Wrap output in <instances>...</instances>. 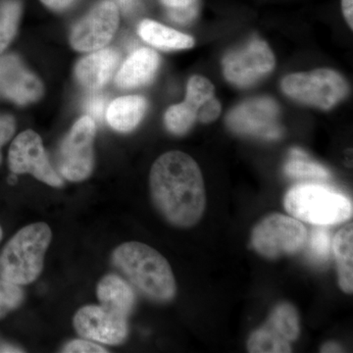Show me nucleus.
<instances>
[{
	"label": "nucleus",
	"instance_id": "f257e3e1",
	"mask_svg": "<svg viewBox=\"0 0 353 353\" xmlns=\"http://www.w3.org/2000/svg\"><path fill=\"white\" fill-rule=\"evenodd\" d=\"M150 196L155 208L169 224L190 228L201 221L206 208L201 169L187 153L169 152L152 165Z\"/></svg>",
	"mask_w": 353,
	"mask_h": 353
},
{
	"label": "nucleus",
	"instance_id": "f03ea898",
	"mask_svg": "<svg viewBox=\"0 0 353 353\" xmlns=\"http://www.w3.org/2000/svg\"><path fill=\"white\" fill-rule=\"evenodd\" d=\"M111 263L134 289L153 303H168L175 299V276L169 262L152 246L128 241L113 250Z\"/></svg>",
	"mask_w": 353,
	"mask_h": 353
},
{
	"label": "nucleus",
	"instance_id": "7ed1b4c3",
	"mask_svg": "<svg viewBox=\"0 0 353 353\" xmlns=\"http://www.w3.org/2000/svg\"><path fill=\"white\" fill-rule=\"evenodd\" d=\"M51 241L52 232L44 222L16 232L0 248V278L21 287L36 282L43 273Z\"/></svg>",
	"mask_w": 353,
	"mask_h": 353
},
{
	"label": "nucleus",
	"instance_id": "20e7f679",
	"mask_svg": "<svg viewBox=\"0 0 353 353\" xmlns=\"http://www.w3.org/2000/svg\"><path fill=\"white\" fill-rule=\"evenodd\" d=\"M285 208L294 218L316 226H331L352 217V202L336 190L315 183L292 188L285 196Z\"/></svg>",
	"mask_w": 353,
	"mask_h": 353
},
{
	"label": "nucleus",
	"instance_id": "39448f33",
	"mask_svg": "<svg viewBox=\"0 0 353 353\" xmlns=\"http://www.w3.org/2000/svg\"><path fill=\"white\" fill-rule=\"evenodd\" d=\"M95 122L88 116L79 119L62 139L57 152V173L69 182H83L94 167Z\"/></svg>",
	"mask_w": 353,
	"mask_h": 353
},
{
	"label": "nucleus",
	"instance_id": "423d86ee",
	"mask_svg": "<svg viewBox=\"0 0 353 353\" xmlns=\"http://www.w3.org/2000/svg\"><path fill=\"white\" fill-rule=\"evenodd\" d=\"M307 236V230L301 221L273 213L253 229L252 245L265 259H277L303 250Z\"/></svg>",
	"mask_w": 353,
	"mask_h": 353
},
{
	"label": "nucleus",
	"instance_id": "0eeeda50",
	"mask_svg": "<svg viewBox=\"0 0 353 353\" xmlns=\"http://www.w3.org/2000/svg\"><path fill=\"white\" fill-rule=\"evenodd\" d=\"M285 94L308 105L330 109L347 94L345 79L329 69H318L308 73L292 74L282 81Z\"/></svg>",
	"mask_w": 353,
	"mask_h": 353
},
{
	"label": "nucleus",
	"instance_id": "6e6552de",
	"mask_svg": "<svg viewBox=\"0 0 353 353\" xmlns=\"http://www.w3.org/2000/svg\"><path fill=\"white\" fill-rule=\"evenodd\" d=\"M9 170L13 175L30 174L53 188H62L63 178L53 168L43 141L32 130L22 132L11 143L8 152Z\"/></svg>",
	"mask_w": 353,
	"mask_h": 353
},
{
	"label": "nucleus",
	"instance_id": "1a4fd4ad",
	"mask_svg": "<svg viewBox=\"0 0 353 353\" xmlns=\"http://www.w3.org/2000/svg\"><path fill=\"white\" fill-rule=\"evenodd\" d=\"M73 326L81 338L99 345H120L129 336V318L101 304L79 309L74 315Z\"/></svg>",
	"mask_w": 353,
	"mask_h": 353
},
{
	"label": "nucleus",
	"instance_id": "9d476101",
	"mask_svg": "<svg viewBox=\"0 0 353 353\" xmlns=\"http://www.w3.org/2000/svg\"><path fill=\"white\" fill-rule=\"evenodd\" d=\"M275 66V57L268 44L259 39H253L245 48L229 53L223 61L225 77L238 87H248Z\"/></svg>",
	"mask_w": 353,
	"mask_h": 353
},
{
	"label": "nucleus",
	"instance_id": "9b49d317",
	"mask_svg": "<svg viewBox=\"0 0 353 353\" xmlns=\"http://www.w3.org/2000/svg\"><path fill=\"white\" fill-rule=\"evenodd\" d=\"M278 117L277 103L268 97H259L243 102L231 111L227 124L238 134L277 139L282 136Z\"/></svg>",
	"mask_w": 353,
	"mask_h": 353
},
{
	"label": "nucleus",
	"instance_id": "f8f14e48",
	"mask_svg": "<svg viewBox=\"0 0 353 353\" xmlns=\"http://www.w3.org/2000/svg\"><path fill=\"white\" fill-rule=\"evenodd\" d=\"M119 24V11L115 2L101 1L72 30L70 43L76 50H101L112 39Z\"/></svg>",
	"mask_w": 353,
	"mask_h": 353
},
{
	"label": "nucleus",
	"instance_id": "ddd939ff",
	"mask_svg": "<svg viewBox=\"0 0 353 353\" xmlns=\"http://www.w3.org/2000/svg\"><path fill=\"white\" fill-rule=\"evenodd\" d=\"M214 99V87L208 79L194 76L188 83L187 97L182 103L172 106L165 114L167 129L174 134H185L196 120L202 108Z\"/></svg>",
	"mask_w": 353,
	"mask_h": 353
},
{
	"label": "nucleus",
	"instance_id": "4468645a",
	"mask_svg": "<svg viewBox=\"0 0 353 353\" xmlns=\"http://www.w3.org/2000/svg\"><path fill=\"white\" fill-rule=\"evenodd\" d=\"M0 92L18 104L38 101L43 95L41 81L28 71L15 55L0 57Z\"/></svg>",
	"mask_w": 353,
	"mask_h": 353
},
{
	"label": "nucleus",
	"instance_id": "2eb2a0df",
	"mask_svg": "<svg viewBox=\"0 0 353 353\" xmlns=\"http://www.w3.org/2000/svg\"><path fill=\"white\" fill-rule=\"evenodd\" d=\"M119 61V53L112 48L95 50L77 64V80L88 90H99L109 82Z\"/></svg>",
	"mask_w": 353,
	"mask_h": 353
},
{
	"label": "nucleus",
	"instance_id": "dca6fc26",
	"mask_svg": "<svg viewBox=\"0 0 353 353\" xmlns=\"http://www.w3.org/2000/svg\"><path fill=\"white\" fill-rule=\"evenodd\" d=\"M160 58L150 48H139L121 67L115 83L118 87H141L152 80L159 67Z\"/></svg>",
	"mask_w": 353,
	"mask_h": 353
},
{
	"label": "nucleus",
	"instance_id": "f3484780",
	"mask_svg": "<svg viewBox=\"0 0 353 353\" xmlns=\"http://www.w3.org/2000/svg\"><path fill=\"white\" fill-rule=\"evenodd\" d=\"M97 296L101 305L129 318L136 306L134 288L116 274H108L97 285Z\"/></svg>",
	"mask_w": 353,
	"mask_h": 353
},
{
	"label": "nucleus",
	"instance_id": "a211bd4d",
	"mask_svg": "<svg viewBox=\"0 0 353 353\" xmlns=\"http://www.w3.org/2000/svg\"><path fill=\"white\" fill-rule=\"evenodd\" d=\"M146 110V101L139 95H129L115 99L108 106L106 119L108 124L118 132H131L134 129Z\"/></svg>",
	"mask_w": 353,
	"mask_h": 353
},
{
	"label": "nucleus",
	"instance_id": "6ab92c4d",
	"mask_svg": "<svg viewBox=\"0 0 353 353\" xmlns=\"http://www.w3.org/2000/svg\"><path fill=\"white\" fill-rule=\"evenodd\" d=\"M138 31L143 41L159 50H188L194 46V39L192 37L154 21H143L139 26Z\"/></svg>",
	"mask_w": 353,
	"mask_h": 353
},
{
	"label": "nucleus",
	"instance_id": "aec40b11",
	"mask_svg": "<svg viewBox=\"0 0 353 353\" xmlns=\"http://www.w3.org/2000/svg\"><path fill=\"white\" fill-rule=\"evenodd\" d=\"M334 257L338 267L339 284L347 294L353 292V226L348 224L334 236Z\"/></svg>",
	"mask_w": 353,
	"mask_h": 353
},
{
	"label": "nucleus",
	"instance_id": "412c9836",
	"mask_svg": "<svg viewBox=\"0 0 353 353\" xmlns=\"http://www.w3.org/2000/svg\"><path fill=\"white\" fill-rule=\"evenodd\" d=\"M264 326L290 343L296 341L301 334L299 313L294 306L287 303L274 308Z\"/></svg>",
	"mask_w": 353,
	"mask_h": 353
},
{
	"label": "nucleus",
	"instance_id": "4be33fe9",
	"mask_svg": "<svg viewBox=\"0 0 353 353\" xmlns=\"http://www.w3.org/2000/svg\"><path fill=\"white\" fill-rule=\"evenodd\" d=\"M290 154L292 158L285 165V173L290 178L315 180H326L330 178V172L322 165L308 160L307 154L303 150L294 148Z\"/></svg>",
	"mask_w": 353,
	"mask_h": 353
},
{
	"label": "nucleus",
	"instance_id": "5701e85b",
	"mask_svg": "<svg viewBox=\"0 0 353 353\" xmlns=\"http://www.w3.org/2000/svg\"><path fill=\"white\" fill-rule=\"evenodd\" d=\"M248 350L252 353H289L292 347L289 341L263 326L250 334Z\"/></svg>",
	"mask_w": 353,
	"mask_h": 353
},
{
	"label": "nucleus",
	"instance_id": "b1692460",
	"mask_svg": "<svg viewBox=\"0 0 353 353\" xmlns=\"http://www.w3.org/2000/svg\"><path fill=\"white\" fill-rule=\"evenodd\" d=\"M21 15V4L17 0H6L0 4V52L15 37Z\"/></svg>",
	"mask_w": 353,
	"mask_h": 353
},
{
	"label": "nucleus",
	"instance_id": "393cba45",
	"mask_svg": "<svg viewBox=\"0 0 353 353\" xmlns=\"http://www.w3.org/2000/svg\"><path fill=\"white\" fill-rule=\"evenodd\" d=\"M23 287L0 278V321L15 312L25 303Z\"/></svg>",
	"mask_w": 353,
	"mask_h": 353
},
{
	"label": "nucleus",
	"instance_id": "a878e982",
	"mask_svg": "<svg viewBox=\"0 0 353 353\" xmlns=\"http://www.w3.org/2000/svg\"><path fill=\"white\" fill-rule=\"evenodd\" d=\"M168 10L169 18L178 24H188L194 19L199 11L197 0H161Z\"/></svg>",
	"mask_w": 353,
	"mask_h": 353
},
{
	"label": "nucleus",
	"instance_id": "bb28decb",
	"mask_svg": "<svg viewBox=\"0 0 353 353\" xmlns=\"http://www.w3.org/2000/svg\"><path fill=\"white\" fill-rule=\"evenodd\" d=\"M331 250V236L326 230H313L309 240V252L312 257L320 261L328 259Z\"/></svg>",
	"mask_w": 353,
	"mask_h": 353
},
{
	"label": "nucleus",
	"instance_id": "cd10ccee",
	"mask_svg": "<svg viewBox=\"0 0 353 353\" xmlns=\"http://www.w3.org/2000/svg\"><path fill=\"white\" fill-rule=\"evenodd\" d=\"M60 352L65 353H108L105 347L94 341L80 338L69 341L62 347Z\"/></svg>",
	"mask_w": 353,
	"mask_h": 353
},
{
	"label": "nucleus",
	"instance_id": "c85d7f7f",
	"mask_svg": "<svg viewBox=\"0 0 353 353\" xmlns=\"http://www.w3.org/2000/svg\"><path fill=\"white\" fill-rule=\"evenodd\" d=\"M108 108V97L104 94H95L88 97L85 102V110L88 117L97 122H102Z\"/></svg>",
	"mask_w": 353,
	"mask_h": 353
},
{
	"label": "nucleus",
	"instance_id": "c756f323",
	"mask_svg": "<svg viewBox=\"0 0 353 353\" xmlns=\"http://www.w3.org/2000/svg\"><path fill=\"white\" fill-rule=\"evenodd\" d=\"M15 119L8 114H0V165L2 163V148L15 134Z\"/></svg>",
	"mask_w": 353,
	"mask_h": 353
},
{
	"label": "nucleus",
	"instance_id": "7c9ffc66",
	"mask_svg": "<svg viewBox=\"0 0 353 353\" xmlns=\"http://www.w3.org/2000/svg\"><path fill=\"white\" fill-rule=\"evenodd\" d=\"M25 352L24 348L2 339L0 336V353H21Z\"/></svg>",
	"mask_w": 353,
	"mask_h": 353
},
{
	"label": "nucleus",
	"instance_id": "2f4dec72",
	"mask_svg": "<svg viewBox=\"0 0 353 353\" xmlns=\"http://www.w3.org/2000/svg\"><path fill=\"white\" fill-rule=\"evenodd\" d=\"M44 6L50 7L53 10H63L73 3L75 0H41Z\"/></svg>",
	"mask_w": 353,
	"mask_h": 353
},
{
	"label": "nucleus",
	"instance_id": "473e14b6",
	"mask_svg": "<svg viewBox=\"0 0 353 353\" xmlns=\"http://www.w3.org/2000/svg\"><path fill=\"white\" fill-rule=\"evenodd\" d=\"M352 2L353 0H341L343 16L352 30L353 29Z\"/></svg>",
	"mask_w": 353,
	"mask_h": 353
},
{
	"label": "nucleus",
	"instance_id": "72a5a7b5",
	"mask_svg": "<svg viewBox=\"0 0 353 353\" xmlns=\"http://www.w3.org/2000/svg\"><path fill=\"white\" fill-rule=\"evenodd\" d=\"M139 0H117L118 6L124 13H131L138 6Z\"/></svg>",
	"mask_w": 353,
	"mask_h": 353
},
{
	"label": "nucleus",
	"instance_id": "f704fd0d",
	"mask_svg": "<svg viewBox=\"0 0 353 353\" xmlns=\"http://www.w3.org/2000/svg\"><path fill=\"white\" fill-rule=\"evenodd\" d=\"M341 345H339L336 343H326L324 347H322L321 352H341Z\"/></svg>",
	"mask_w": 353,
	"mask_h": 353
},
{
	"label": "nucleus",
	"instance_id": "c9c22d12",
	"mask_svg": "<svg viewBox=\"0 0 353 353\" xmlns=\"http://www.w3.org/2000/svg\"><path fill=\"white\" fill-rule=\"evenodd\" d=\"M3 229H2L1 224H0V243H1L2 240H3Z\"/></svg>",
	"mask_w": 353,
	"mask_h": 353
}]
</instances>
